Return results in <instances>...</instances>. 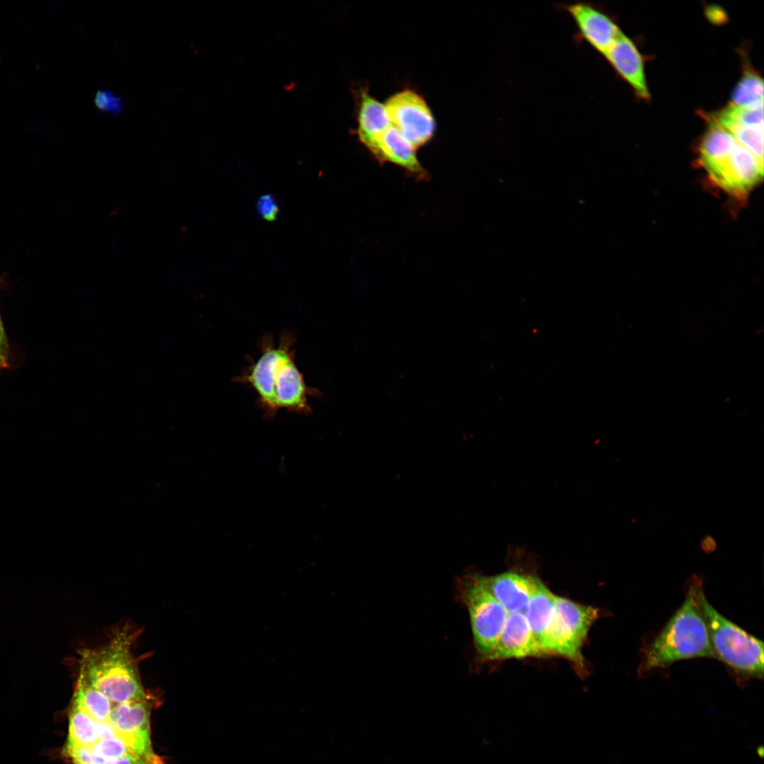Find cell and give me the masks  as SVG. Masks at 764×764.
I'll list each match as a JSON object with an SVG mask.
<instances>
[{
    "mask_svg": "<svg viewBox=\"0 0 764 764\" xmlns=\"http://www.w3.org/2000/svg\"><path fill=\"white\" fill-rule=\"evenodd\" d=\"M700 582L699 578H693L681 607L643 650L640 675L683 659H716L698 603L697 589Z\"/></svg>",
    "mask_w": 764,
    "mask_h": 764,
    "instance_id": "6da1fadb",
    "label": "cell"
},
{
    "mask_svg": "<svg viewBox=\"0 0 764 764\" xmlns=\"http://www.w3.org/2000/svg\"><path fill=\"white\" fill-rule=\"evenodd\" d=\"M699 155L709 178L730 195H745L762 180L763 163L716 122H710Z\"/></svg>",
    "mask_w": 764,
    "mask_h": 764,
    "instance_id": "7a4b0ae2",
    "label": "cell"
},
{
    "mask_svg": "<svg viewBox=\"0 0 764 764\" xmlns=\"http://www.w3.org/2000/svg\"><path fill=\"white\" fill-rule=\"evenodd\" d=\"M697 599L716 659L746 679L763 678V642L717 611L707 600L702 582L697 589Z\"/></svg>",
    "mask_w": 764,
    "mask_h": 764,
    "instance_id": "3957f363",
    "label": "cell"
},
{
    "mask_svg": "<svg viewBox=\"0 0 764 764\" xmlns=\"http://www.w3.org/2000/svg\"><path fill=\"white\" fill-rule=\"evenodd\" d=\"M598 617V608L556 595L554 613L545 638V655L568 659L577 673L584 676L586 667L582 647Z\"/></svg>",
    "mask_w": 764,
    "mask_h": 764,
    "instance_id": "277c9868",
    "label": "cell"
},
{
    "mask_svg": "<svg viewBox=\"0 0 764 764\" xmlns=\"http://www.w3.org/2000/svg\"><path fill=\"white\" fill-rule=\"evenodd\" d=\"M455 588L457 600L469 614L478 658L485 662L497 642L509 613L483 588L475 572L458 577Z\"/></svg>",
    "mask_w": 764,
    "mask_h": 764,
    "instance_id": "5b68a950",
    "label": "cell"
},
{
    "mask_svg": "<svg viewBox=\"0 0 764 764\" xmlns=\"http://www.w3.org/2000/svg\"><path fill=\"white\" fill-rule=\"evenodd\" d=\"M295 341V335L289 330L282 332L277 346L272 333L264 334L257 345L260 357L233 378L236 383L249 385L256 392L259 407L267 419L274 417L279 411L274 394L275 377L282 357L293 347Z\"/></svg>",
    "mask_w": 764,
    "mask_h": 764,
    "instance_id": "8992f818",
    "label": "cell"
},
{
    "mask_svg": "<svg viewBox=\"0 0 764 764\" xmlns=\"http://www.w3.org/2000/svg\"><path fill=\"white\" fill-rule=\"evenodd\" d=\"M390 122L416 149L431 140L435 121L424 98L405 89L391 96L384 104Z\"/></svg>",
    "mask_w": 764,
    "mask_h": 764,
    "instance_id": "52a82bcc",
    "label": "cell"
},
{
    "mask_svg": "<svg viewBox=\"0 0 764 764\" xmlns=\"http://www.w3.org/2000/svg\"><path fill=\"white\" fill-rule=\"evenodd\" d=\"M149 702L150 699L115 704L108 722L140 764H163L151 745Z\"/></svg>",
    "mask_w": 764,
    "mask_h": 764,
    "instance_id": "ba28073f",
    "label": "cell"
},
{
    "mask_svg": "<svg viewBox=\"0 0 764 764\" xmlns=\"http://www.w3.org/2000/svg\"><path fill=\"white\" fill-rule=\"evenodd\" d=\"M295 350L289 349L282 357L276 374L274 394L278 410L309 415V397H320L319 390L307 386L295 360Z\"/></svg>",
    "mask_w": 764,
    "mask_h": 764,
    "instance_id": "9c48e42d",
    "label": "cell"
},
{
    "mask_svg": "<svg viewBox=\"0 0 764 764\" xmlns=\"http://www.w3.org/2000/svg\"><path fill=\"white\" fill-rule=\"evenodd\" d=\"M476 575L483 588L509 613L524 614L538 579L533 574L516 569L492 576Z\"/></svg>",
    "mask_w": 764,
    "mask_h": 764,
    "instance_id": "30bf717a",
    "label": "cell"
},
{
    "mask_svg": "<svg viewBox=\"0 0 764 764\" xmlns=\"http://www.w3.org/2000/svg\"><path fill=\"white\" fill-rule=\"evenodd\" d=\"M565 10L574 21L583 40L603 55L621 33L610 17L589 4H567Z\"/></svg>",
    "mask_w": 764,
    "mask_h": 764,
    "instance_id": "8fae6325",
    "label": "cell"
},
{
    "mask_svg": "<svg viewBox=\"0 0 764 764\" xmlns=\"http://www.w3.org/2000/svg\"><path fill=\"white\" fill-rule=\"evenodd\" d=\"M544 656L523 613H509L497 642L485 661Z\"/></svg>",
    "mask_w": 764,
    "mask_h": 764,
    "instance_id": "7c38bea8",
    "label": "cell"
},
{
    "mask_svg": "<svg viewBox=\"0 0 764 764\" xmlns=\"http://www.w3.org/2000/svg\"><path fill=\"white\" fill-rule=\"evenodd\" d=\"M604 56L639 97L649 98L642 57L626 35L621 32Z\"/></svg>",
    "mask_w": 764,
    "mask_h": 764,
    "instance_id": "4fadbf2b",
    "label": "cell"
},
{
    "mask_svg": "<svg viewBox=\"0 0 764 764\" xmlns=\"http://www.w3.org/2000/svg\"><path fill=\"white\" fill-rule=\"evenodd\" d=\"M415 148L393 125L389 126L369 149L381 161H389L408 171L424 175Z\"/></svg>",
    "mask_w": 764,
    "mask_h": 764,
    "instance_id": "5bb4252c",
    "label": "cell"
},
{
    "mask_svg": "<svg viewBox=\"0 0 764 764\" xmlns=\"http://www.w3.org/2000/svg\"><path fill=\"white\" fill-rule=\"evenodd\" d=\"M555 596L538 578L524 612L532 635L544 656L545 638L554 613Z\"/></svg>",
    "mask_w": 764,
    "mask_h": 764,
    "instance_id": "9a60e30c",
    "label": "cell"
},
{
    "mask_svg": "<svg viewBox=\"0 0 764 764\" xmlns=\"http://www.w3.org/2000/svg\"><path fill=\"white\" fill-rule=\"evenodd\" d=\"M357 132L360 141L369 149L378 137L391 125L384 104L369 92L360 95Z\"/></svg>",
    "mask_w": 764,
    "mask_h": 764,
    "instance_id": "2e32d148",
    "label": "cell"
},
{
    "mask_svg": "<svg viewBox=\"0 0 764 764\" xmlns=\"http://www.w3.org/2000/svg\"><path fill=\"white\" fill-rule=\"evenodd\" d=\"M115 734L109 722H98L73 706L69 716L67 744L91 747L100 739Z\"/></svg>",
    "mask_w": 764,
    "mask_h": 764,
    "instance_id": "e0dca14e",
    "label": "cell"
},
{
    "mask_svg": "<svg viewBox=\"0 0 764 764\" xmlns=\"http://www.w3.org/2000/svg\"><path fill=\"white\" fill-rule=\"evenodd\" d=\"M115 705L103 693L78 675L74 695V706L92 719L105 722L109 721Z\"/></svg>",
    "mask_w": 764,
    "mask_h": 764,
    "instance_id": "ac0fdd59",
    "label": "cell"
},
{
    "mask_svg": "<svg viewBox=\"0 0 764 764\" xmlns=\"http://www.w3.org/2000/svg\"><path fill=\"white\" fill-rule=\"evenodd\" d=\"M710 120L717 123L732 122L747 126L763 127V101L751 105H731Z\"/></svg>",
    "mask_w": 764,
    "mask_h": 764,
    "instance_id": "d6986e66",
    "label": "cell"
},
{
    "mask_svg": "<svg viewBox=\"0 0 764 764\" xmlns=\"http://www.w3.org/2000/svg\"><path fill=\"white\" fill-rule=\"evenodd\" d=\"M717 124L727 129L741 145L763 163V127L747 126L732 122Z\"/></svg>",
    "mask_w": 764,
    "mask_h": 764,
    "instance_id": "ffe728a7",
    "label": "cell"
},
{
    "mask_svg": "<svg viewBox=\"0 0 764 764\" xmlns=\"http://www.w3.org/2000/svg\"><path fill=\"white\" fill-rule=\"evenodd\" d=\"M732 104L751 105L763 101V81L757 74L747 71L732 94Z\"/></svg>",
    "mask_w": 764,
    "mask_h": 764,
    "instance_id": "44dd1931",
    "label": "cell"
},
{
    "mask_svg": "<svg viewBox=\"0 0 764 764\" xmlns=\"http://www.w3.org/2000/svg\"><path fill=\"white\" fill-rule=\"evenodd\" d=\"M66 753L74 764H140L134 757L110 759L98 756L88 746L66 744Z\"/></svg>",
    "mask_w": 764,
    "mask_h": 764,
    "instance_id": "7402d4cb",
    "label": "cell"
},
{
    "mask_svg": "<svg viewBox=\"0 0 764 764\" xmlns=\"http://www.w3.org/2000/svg\"><path fill=\"white\" fill-rule=\"evenodd\" d=\"M91 748L96 756L105 758L134 757L125 743L116 734L100 739Z\"/></svg>",
    "mask_w": 764,
    "mask_h": 764,
    "instance_id": "603a6c76",
    "label": "cell"
},
{
    "mask_svg": "<svg viewBox=\"0 0 764 764\" xmlns=\"http://www.w3.org/2000/svg\"><path fill=\"white\" fill-rule=\"evenodd\" d=\"M94 103L101 110L119 115L123 109L122 98L108 90H98L94 96Z\"/></svg>",
    "mask_w": 764,
    "mask_h": 764,
    "instance_id": "cb8c5ba5",
    "label": "cell"
},
{
    "mask_svg": "<svg viewBox=\"0 0 764 764\" xmlns=\"http://www.w3.org/2000/svg\"><path fill=\"white\" fill-rule=\"evenodd\" d=\"M256 211L257 214L264 220L274 221L278 217L280 208L274 195L267 193L260 195L257 199Z\"/></svg>",
    "mask_w": 764,
    "mask_h": 764,
    "instance_id": "d4e9b609",
    "label": "cell"
},
{
    "mask_svg": "<svg viewBox=\"0 0 764 764\" xmlns=\"http://www.w3.org/2000/svg\"><path fill=\"white\" fill-rule=\"evenodd\" d=\"M9 345L0 315V369L8 366Z\"/></svg>",
    "mask_w": 764,
    "mask_h": 764,
    "instance_id": "484cf974",
    "label": "cell"
},
{
    "mask_svg": "<svg viewBox=\"0 0 764 764\" xmlns=\"http://www.w3.org/2000/svg\"><path fill=\"white\" fill-rule=\"evenodd\" d=\"M700 548L705 552H712L717 548L716 540L710 535H707V536L703 537V538L700 541Z\"/></svg>",
    "mask_w": 764,
    "mask_h": 764,
    "instance_id": "4316f807",
    "label": "cell"
},
{
    "mask_svg": "<svg viewBox=\"0 0 764 764\" xmlns=\"http://www.w3.org/2000/svg\"><path fill=\"white\" fill-rule=\"evenodd\" d=\"M756 753L760 758H763V753H764L763 746L761 745V746H758L757 748H756Z\"/></svg>",
    "mask_w": 764,
    "mask_h": 764,
    "instance_id": "83f0119b",
    "label": "cell"
}]
</instances>
